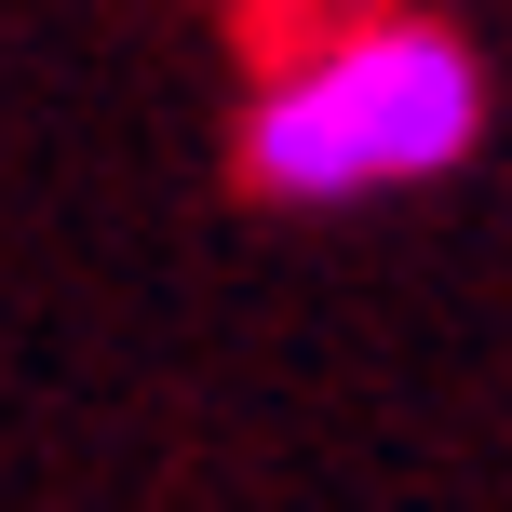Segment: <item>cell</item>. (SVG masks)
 <instances>
[{"instance_id":"obj_1","label":"cell","mask_w":512,"mask_h":512,"mask_svg":"<svg viewBox=\"0 0 512 512\" xmlns=\"http://www.w3.org/2000/svg\"><path fill=\"white\" fill-rule=\"evenodd\" d=\"M486 149V54L445 14H351L283 54L243 108V176L283 216H351L459 176Z\"/></svg>"}]
</instances>
